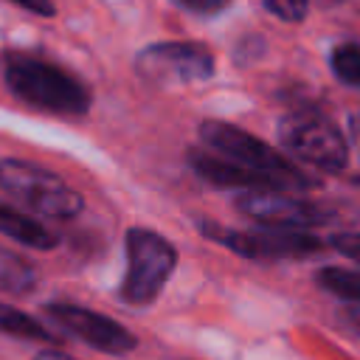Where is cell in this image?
Returning <instances> with one entry per match:
<instances>
[{
  "label": "cell",
  "mask_w": 360,
  "mask_h": 360,
  "mask_svg": "<svg viewBox=\"0 0 360 360\" xmlns=\"http://www.w3.org/2000/svg\"><path fill=\"white\" fill-rule=\"evenodd\" d=\"M0 188L48 219H73L84 208L82 194L70 188L62 177L17 158L0 160Z\"/></svg>",
  "instance_id": "obj_4"
},
{
  "label": "cell",
  "mask_w": 360,
  "mask_h": 360,
  "mask_svg": "<svg viewBox=\"0 0 360 360\" xmlns=\"http://www.w3.org/2000/svg\"><path fill=\"white\" fill-rule=\"evenodd\" d=\"M200 231L208 239L248 259H292V256H307L323 248V242L307 231H284V228L231 231V228H217L211 222H200Z\"/></svg>",
  "instance_id": "obj_7"
},
{
  "label": "cell",
  "mask_w": 360,
  "mask_h": 360,
  "mask_svg": "<svg viewBox=\"0 0 360 360\" xmlns=\"http://www.w3.org/2000/svg\"><path fill=\"white\" fill-rule=\"evenodd\" d=\"M318 284L329 290L338 298L346 301H360V270H346V267H326L318 273Z\"/></svg>",
  "instance_id": "obj_14"
},
{
  "label": "cell",
  "mask_w": 360,
  "mask_h": 360,
  "mask_svg": "<svg viewBox=\"0 0 360 360\" xmlns=\"http://www.w3.org/2000/svg\"><path fill=\"white\" fill-rule=\"evenodd\" d=\"M332 70L340 82L360 87V45H354V42L338 45L332 51Z\"/></svg>",
  "instance_id": "obj_15"
},
{
  "label": "cell",
  "mask_w": 360,
  "mask_h": 360,
  "mask_svg": "<svg viewBox=\"0 0 360 360\" xmlns=\"http://www.w3.org/2000/svg\"><path fill=\"white\" fill-rule=\"evenodd\" d=\"M332 245H335L340 253H346L349 259H357V262H360V233H338V236L332 239Z\"/></svg>",
  "instance_id": "obj_18"
},
{
  "label": "cell",
  "mask_w": 360,
  "mask_h": 360,
  "mask_svg": "<svg viewBox=\"0 0 360 360\" xmlns=\"http://www.w3.org/2000/svg\"><path fill=\"white\" fill-rule=\"evenodd\" d=\"M124 245H127V273L118 295L127 307H146L163 292L169 276L174 273L177 250L166 236L149 228H129Z\"/></svg>",
  "instance_id": "obj_3"
},
{
  "label": "cell",
  "mask_w": 360,
  "mask_h": 360,
  "mask_svg": "<svg viewBox=\"0 0 360 360\" xmlns=\"http://www.w3.org/2000/svg\"><path fill=\"white\" fill-rule=\"evenodd\" d=\"M0 233L25 248H34V250H53L59 245V236L51 228H45L34 217H28L6 202H0Z\"/></svg>",
  "instance_id": "obj_11"
},
{
  "label": "cell",
  "mask_w": 360,
  "mask_h": 360,
  "mask_svg": "<svg viewBox=\"0 0 360 360\" xmlns=\"http://www.w3.org/2000/svg\"><path fill=\"white\" fill-rule=\"evenodd\" d=\"M236 208L264 228L284 231H304L312 225H323L329 219L326 208L307 200H295L284 191H248L236 200Z\"/></svg>",
  "instance_id": "obj_9"
},
{
  "label": "cell",
  "mask_w": 360,
  "mask_h": 360,
  "mask_svg": "<svg viewBox=\"0 0 360 360\" xmlns=\"http://www.w3.org/2000/svg\"><path fill=\"white\" fill-rule=\"evenodd\" d=\"M262 3L273 17L284 22H301L309 14V0H262Z\"/></svg>",
  "instance_id": "obj_16"
},
{
  "label": "cell",
  "mask_w": 360,
  "mask_h": 360,
  "mask_svg": "<svg viewBox=\"0 0 360 360\" xmlns=\"http://www.w3.org/2000/svg\"><path fill=\"white\" fill-rule=\"evenodd\" d=\"M346 132H349V146H352V152L360 158V110L349 112V118H346Z\"/></svg>",
  "instance_id": "obj_20"
},
{
  "label": "cell",
  "mask_w": 360,
  "mask_h": 360,
  "mask_svg": "<svg viewBox=\"0 0 360 360\" xmlns=\"http://www.w3.org/2000/svg\"><path fill=\"white\" fill-rule=\"evenodd\" d=\"M197 132H200V141L211 152H217L219 158L270 180L278 191L309 186V180L287 158H281L273 146H267L256 135H250V132H245V129H239L228 121H202L197 127Z\"/></svg>",
  "instance_id": "obj_2"
},
{
  "label": "cell",
  "mask_w": 360,
  "mask_h": 360,
  "mask_svg": "<svg viewBox=\"0 0 360 360\" xmlns=\"http://www.w3.org/2000/svg\"><path fill=\"white\" fill-rule=\"evenodd\" d=\"M34 360H76V357H70V354H62V352H53V349H45V352H39Z\"/></svg>",
  "instance_id": "obj_21"
},
{
  "label": "cell",
  "mask_w": 360,
  "mask_h": 360,
  "mask_svg": "<svg viewBox=\"0 0 360 360\" xmlns=\"http://www.w3.org/2000/svg\"><path fill=\"white\" fill-rule=\"evenodd\" d=\"M174 3L191 14H217V11L228 8L231 0H174Z\"/></svg>",
  "instance_id": "obj_17"
},
{
  "label": "cell",
  "mask_w": 360,
  "mask_h": 360,
  "mask_svg": "<svg viewBox=\"0 0 360 360\" xmlns=\"http://www.w3.org/2000/svg\"><path fill=\"white\" fill-rule=\"evenodd\" d=\"M352 318H354V323H357V326H360V307H357V309H354V312H352Z\"/></svg>",
  "instance_id": "obj_22"
},
{
  "label": "cell",
  "mask_w": 360,
  "mask_h": 360,
  "mask_svg": "<svg viewBox=\"0 0 360 360\" xmlns=\"http://www.w3.org/2000/svg\"><path fill=\"white\" fill-rule=\"evenodd\" d=\"M48 318L62 326L68 335L84 340L87 346L98 349V352H107V354H127L138 346V338L121 326L118 321L101 315V312H93V309H84L79 304H65V301H56V304H48L45 307Z\"/></svg>",
  "instance_id": "obj_8"
},
{
  "label": "cell",
  "mask_w": 360,
  "mask_h": 360,
  "mask_svg": "<svg viewBox=\"0 0 360 360\" xmlns=\"http://www.w3.org/2000/svg\"><path fill=\"white\" fill-rule=\"evenodd\" d=\"M132 68L155 87L194 84L214 76V53L202 42H152L138 51Z\"/></svg>",
  "instance_id": "obj_5"
},
{
  "label": "cell",
  "mask_w": 360,
  "mask_h": 360,
  "mask_svg": "<svg viewBox=\"0 0 360 360\" xmlns=\"http://www.w3.org/2000/svg\"><path fill=\"white\" fill-rule=\"evenodd\" d=\"M8 3H14V6L31 11V14H39V17H53V11H56L53 0H8Z\"/></svg>",
  "instance_id": "obj_19"
},
{
  "label": "cell",
  "mask_w": 360,
  "mask_h": 360,
  "mask_svg": "<svg viewBox=\"0 0 360 360\" xmlns=\"http://www.w3.org/2000/svg\"><path fill=\"white\" fill-rule=\"evenodd\" d=\"M37 287V270L31 262H25L20 253L0 245V290L22 295Z\"/></svg>",
  "instance_id": "obj_12"
},
{
  "label": "cell",
  "mask_w": 360,
  "mask_h": 360,
  "mask_svg": "<svg viewBox=\"0 0 360 360\" xmlns=\"http://www.w3.org/2000/svg\"><path fill=\"white\" fill-rule=\"evenodd\" d=\"M188 166L208 183L214 186H228V188H248V191H278L270 180L225 160V158H214L205 152H188Z\"/></svg>",
  "instance_id": "obj_10"
},
{
  "label": "cell",
  "mask_w": 360,
  "mask_h": 360,
  "mask_svg": "<svg viewBox=\"0 0 360 360\" xmlns=\"http://www.w3.org/2000/svg\"><path fill=\"white\" fill-rule=\"evenodd\" d=\"M281 146L304 163L321 169H343L349 163L346 138L318 112H290L278 124Z\"/></svg>",
  "instance_id": "obj_6"
},
{
  "label": "cell",
  "mask_w": 360,
  "mask_h": 360,
  "mask_svg": "<svg viewBox=\"0 0 360 360\" xmlns=\"http://www.w3.org/2000/svg\"><path fill=\"white\" fill-rule=\"evenodd\" d=\"M3 79L25 104L53 115H84L93 104L90 87L70 70L22 51L3 56Z\"/></svg>",
  "instance_id": "obj_1"
},
{
  "label": "cell",
  "mask_w": 360,
  "mask_h": 360,
  "mask_svg": "<svg viewBox=\"0 0 360 360\" xmlns=\"http://www.w3.org/2000/svg\"><path fill=\"white\" fill-rule=\"evenodd\" d=\"M0 332L14 335V338H28V340H45V343H59V338L39 323L37 318L25 315L22 309L11 307V304H0Z\"/></svg>",
  "instance_id": "obj_13"
}]
</instances>
